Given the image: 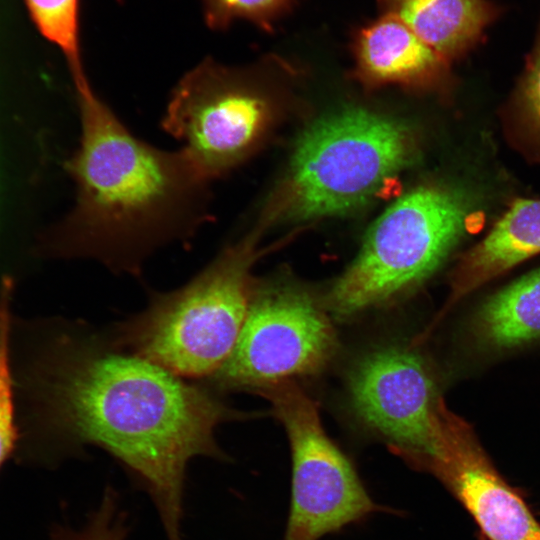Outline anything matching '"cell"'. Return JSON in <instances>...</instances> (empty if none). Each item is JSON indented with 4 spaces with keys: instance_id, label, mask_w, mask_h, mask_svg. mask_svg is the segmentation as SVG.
<instances>
[{
    "instance_id": "6da1fadb",
    "label": "cell",
    "mask_w": 540,
    "mask_h": 540,
    "mask_svg": "<svg viewBox=\"0 0 540 540\" xmlns=\"http://www.w3.org/2000/svg\"><path fill=\"white\" fill-rule=\"evenodd\" d=\"M55 348L48 400L57 434L75 451L95 446L114 457L150 496L167 540H182L188 463L229 460L218 427L254 414L124 349L107 327L82 324Z\"/></svg>"
},
{
    "instance_id": "7a4b0ae2",
    "label": "cell",
    "mask_w": 540,
    "mask_h": 540,
    "mask_svg": "<svg viewBox=\"0 0 540 540\" xmlns=\"http://www.w3.org/2000/svg\"><path fill=\"white\" fill-rule=\"evenodd\" d=\"M76 93L81 137L67 162L76 202L62 252L139 276L156 251L187 243L209 221L212 181L183 148L137 138L92 87Z\"/></svg>"
},
{
    "instance_id": "3957f363",
    "label": "cell",
    "mask_w": 540,
    "mask_h": 540,
    "mask_svg": "<svg viewBox=\"0 0 540 540\" xmlns=\"http://www.w3.org/2000/svg\"><path fill=\"white\" fill-rule=\"evenodd\" d=\"M254 236L225 247L183 286L153 291L140 312L107 327L124 349L204 382L230 357L256 284Z\"/></svg>"
},
{
    "instance_id": "277c9868",
    "label": "cell",
    "mask_w": 540,
    "mask_h": 540,
    "mask_svg": "<svg viewBox=\"0 0 540 540\" xmlns=\"http://www.w3.org/2000/svg\"><path fill=\"white\" fill-rule=\"evenodd\" d=\"M474 215L473 198L459 189L426 185L406 193L373 223L328 292L327 308L345 319L419 286L467 233Z\"/></svg>"
},
{
    "instance_id": "5b68a950",
    "label": "cell",
    "mask_w": 540,
    "mask_h": 540,
    "mask_svg": "<svg viewBox=\"0 0 540 540\" xmlns=\"http://www.w3.org/2000/svg\"><path fill=\"white\" fill-rule=\"evenodd\" d=\"M411 132L396 120L346 109L301 135L280 210L293 220L341 215L368 202L413 158Z\"/></svg>"
},
{
    "instance_id": "8992f818",
    "label": "cell",
    "mask_w": 540,
    "mask_h": 540,
    "mask_svg": "<svg viewBox=\"0 0 540 540\" xmlns=\"http://www.w3.org/2000/svg\"><path fill=\"white\" fill-rule=\"evenodd\" d=\"M282 423L291 452V499L283 540H320L375 513L403 514L377 503L352 460L328 436L316 403L290 381L256 392Z\"/></svg>"
},
{
    "instance_id": "52a82bcc",
    "label": "cell",
    "mask_w": 540,
    "mask_h": 540,
    "mask_svg": "<svg viewBox=\"0 0 540 540\" xmlns=\"http://www.w3.org/2000/svg\"><path fill=\"white\" fill-rule=\"evenodd\" d=\"M329 317L305 292L256 284L236 345L223 367L202 382L216 392H257L322 369L336 349Z\"/></svg>"
},
{
    "instance_id": "ba28073f",
    "label": "cell",
    "mask_w": 540,
    "mask_h": 540,
    "mask_svg": "<svg viewBox=\"0 0 540 540\" xmlns=\"http://www.w3.org/2000/svg\"><path fill=\"white\" fill-rule=\"evenodd\" d=\"M250 76L208 58L171 93L162 128L211 181L247 157L270 121V103Z\"/></svg>"
},
{
    "instance_id": "9c48e42d",
    "label": "cell",
    "mask_w": 540,
    "mask_h": 540,
    "mask_svg": "<svg viewBox=\"0 0 540 540\" xmlns=\"http://www.w3.org/2000/svg\"><path fill=\"white\" fill-rule=\"evenodd\" d=\"M356 416L411 469L430 473L444 446L448 408L430 367L409 348L365 355L349 378Z\"/></svg>"
},
{
    "instance_id": "30bf717a",
    "label": "cell",
    "mask_w": 540,
    "mask_h": 540,
    "mask_svg": "<svg viewBox=\"0 0 540 540\" xmlns=\"http://www.w3.org/2000/svg\"><path fill=\"white\" fill-rule=\"evenodd\" d=\"M485 540H540V522L485 451L473 428L448 411L443 452L430 472Z\"/></svg>"
},
{
    "instance_id": "8fae6325",
    "label": "cell",
    "mask_w": 540,
    "mask_h": 540,
    "mask_svg": "<svg viewBox=\"0 0 540 540\" xmlns=\"http://www.w3.org/2000/svg\"><path fill=\"white\" fill-rule=\"evenodd\" d=\"M352 49L357 71L371 82L424 83L447 74L446 59L390 15L356 26Z\"/></svg>"
},
{
    "instance_id": "7c38bea8",
    "label": "cell",
    "mask_w": 540,
    "mask_h": 540,
    "mask_svg": "<svg viewBox=\"0 0 540 540\" xmlns=\"http://www.w3.org/2000/svg\"><path fill=\"white\" fill-rule=\"evenodd\" d=\"M540 253V199L515 201L450 276L445 310L486 282Z\"/></svg>"
},
{
    "instance_id": "4fadbf2b",
    "label": "cell",
    "mask_w": 540,
    "mask_h": 540,
    "mask_svg": "<svg viewBox=\"0 0 540 540\" xmlns=\"http://www.w3.org/2000/svg\"><path fill=\"white\" fill-rule=\"evenodd\" d=\"M446 60L465 57L506 8L493 0H376Z\"/></svg>"
},
{
    "instance_id": "5bb4252c",
    "label": "cell",
    "mask_w": 540,
    "mask_h": 540,
    "mask_svg": "<svg viewBox=\"0 0 540 540\" xmlns=\"http://www.w3.org/2000/svg\"><path fill=\"white\" fill-rule=\"evenodd\" d=\"M469 332L477 348L491 352L540 339V269L486 298L473 313Z\"/></svg>"
},
{
    "instance_id": "9a60e30c",
    "label": "cell",
    "mask_w": 540,
    "mask_h": 540,
    "mask_svg": "<svg viewBox=\"0 0 540 540\" xmlns=\"http://www.w3.org/2000/svg\"><path fill=\"white\" fill-rule=\"evenodd\" d=\"M38 31L65 57L76 91L90 82L85 73L80 45V0H25Z\"/></svg>"
},
{
    "instance_id": "2e32d148",
    "label": "cell",
    "mask_w": 540,
    "mask_h": 540,
    "mask_svg": "<svg viewBox=\"0 0 540 540\" xmlns=\"http://www.w3.org/2000/svg\"><path fill=\"white\" fill-rule=\"evenodd\" d=\"M301 0H201L204 20L216 31L227 30L236 20H246L272 32L278 21L289 15Z\"/></svg>"
},
{
    "instance_id": "e0dca14e",
    "label": "cell",
    "mask_w": 540,
    "mask_h": 540,
    "mask_svg": "<svg viewBox=\"0 0 540 540\" xmlns=\"http://www.w3.org/2000/svg\"><path fill=\"white\" fill-rule=\"evenodd\" d=\"M511 113L519 135L540 151V21L512 100Z\"/></svg>"
},
{
    "instance_id": "ac0fdd59",
    "label": "cell",
    "mask_w": 540,
    "mask_h": 540,
    "mask_svg": "<svg viewBox=\"0 0 540 540\" xmlns=\"http://www.w3.org/2000/svg\"><path fill=\"white\" fill-rule=\"evenodd\" d=\"M128 531L127 516L119 508L118 495L107 486L85 526L78 531L63 532L58 540H126Z\"/></svg>"
}]
</instances>
